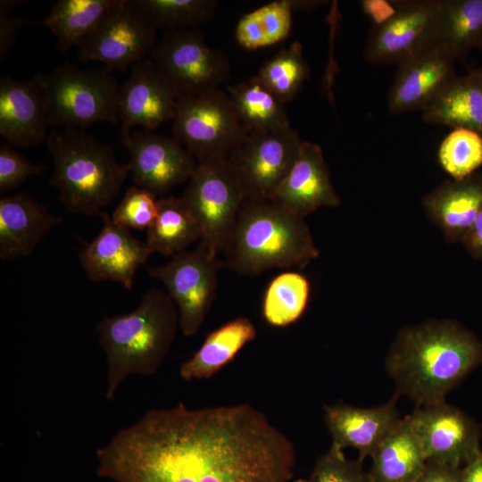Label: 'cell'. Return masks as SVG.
<instances>
[{"label":"cell","instance_id":"ffe728a7","mask_svg":"<svg viewBox=\"0 0 482 482\" xmlns=\"http://www.w3.org/2000/svg\"><path fill=\"white\" fill-rule=\"evenodd\" d=\"M49 121L46 101L35 78L0 79V135L12 146L27 148L46 139Z\"/></svg>","mask_w":482,"mask_h":482},{"label":"cell","instance_id":"4316f807","mask_svg":"<svg viewBox=\"0 0 482 482\" xmlns=\"http://www.w3.org/2000/svg\"><path fill=\"white\" fill-rule=\"evenodd\" d=\"M121 0H60L44 24L56 37L58 47L66 53L78 48L96 29Z\"/></svg>","mask_w":482,"mask_h":482},{"label":"cell","instance_id":"5b68a950","mask_svg":"<svg viewBox=\"0 0 482 482\" xmlns=\"http://www.w3.org/2000/svg\"><path fill=\"white\" fill-rule=\"evenodd\" d=\"M46 146L52 156L51 184L72 213L99 215L119 194L129 174L113 150L78 129H56L48 134Z\"/></svg>","mask_w":482,"mask_h":482},{"label":"cell","instance_id":"d4e9b609","mask_svg":"<svg viewBox=\"0 0 482 482\" xmlns=\"http://www.w3.org/2000/svg\"><path fill=\"white\" fill-rule=\"evenodd\" d=\"M256 337V328L246 317L231 320L211 332L200 348L181 363L182 379H206L231 362Z\"/></svg>","mask_w":482,"mask_h":482},{"label":"cell","instance_id":"d6a6232c","mask_svg":"<svg viewBox=\"0 0 482 482\" xmlns=\"http://www.w3.org/2000/svg\"><path fill=\"white\" fill-rule=\"evenodd\" d=\"M136 9L156 29H197L213 17L215 0H131Z\"/></svg>","mask_w":482,"mask_h":482},{"label":"cell","instance_id":"f1b7e54d","mask_svg":"<svg viewBox=\"0 0 482 482\" xmlns=\"http://www.w3.org/2000/svg\"><path fill=\"white\" fill-rule=\"evenodd\" d=\"M200 239V226L185 199L160 198L157 216L147 229L145 243L151 253L172 257Z\"/></svg>","mask_w":482,"mask_h":482},{"label":"cell","instance_id":"9c48e42d","mask_svg":"<svg viewBox=\"0 0 482 482\" xmlns=\"http://www.w3.org/2000/svg\"><path fill=\"white\" fill-rule=\"evenodd\" d=\"M150 55L179 96L219 88L230 76L227 57L211 47L197 29L168 31Z\"/></svg>","mask_w":482,"mask_h":482},{"label":"cell","instance_id":"8d00e7d4","mask_svg":"<svg viewBox=\"0 0 482 482\" xmlns=\"http://www.w3.org/2000/svg\"><path fill=\"white\" fill-rule=\"evenodd\" d=\"M363 460H348L344 450L331 445L315 462L308 478L294 482H370L369 473L362 466Z\"/></svg>","mask_w":482,"mask_h":482},{"label":"cell","instance_id":"52a82bcc","mask_svg":"<svg viewBox=\"0 0 482 482\" xmlns=\"http://www.w3.org/2000/svg\"><path fill=\"white\" fill-rule=\"evenodd\" d=\"M182 197L200 226L199 242L217 258L225 251L246 200L228 158L198 160Z\"/></svg>","mask_w":482,"mask_h":482},{"label":"cell","instance_id":"e575fe53","mask_svg":"<svg viewBox=\"0 0 482 482\" xmlns=\"http://www.w3.org/2000/svg\"><path fill=\"white\" fill-rule=\"evenodd\" d=\"M437 157L453 179H464L482 165V136L471 129H453L440 144Z\"/></svg>","mask_w":482,"mask_h":482},{"label":"cell","instance_id":"4fadbf2b","mask_svg":"<svg viewBox=\"0 0 482 482\" xmlns=\"http://www.w3.org/2000/svg\"><path fill=\"white\" fill-rule=\"evenodd\" d=\"M405 418L427 462L461 468L481 452V427L453 405L442 402L418 407Z\"/></svg>","mask_w":482,"mask_h":482},{"label":"cell","instance_id":"ee69618b","mask_svg":"<svg viewBox=\"0 0 482 482\" xmlns=\"http://www.w3.org/2000/svg\"><path fill=\"white\" fill-rule=\"evenodd\" d=\"M477 48H478V49H480L482 51V37H481V38H480V40L478 42V45Z\"/></svg>","mask_w":482,"mask_h":482},{"label":"cell","instance_id":"836d02e7","mask_svg":"<svg viewBox=\"0 0 482 482\" xmlns=\"http://www.w3.org/2000/svg\"><path fill=\"white\" fill-rule=\"evenodd\" d=\"M309 75L302 45L295 41L260 68L257 77L284 104L292 101Z\"/></svg>","mask_w":482,"mask_h":482},{"label":"cell","instance_id":"f6af8a7d","mask_svg":"<svg viewBox=\"0 0 482 482\" xmlns=\"http://www.w3.org/2000/svg\"><path fill=\"white\" fill-rule=\"evenodd\" d=\"M479 71V75H480V79H481V85H482V70L481 69H478Z\"/></svg>","mask_w":482,"mask_h":482},{"label":"cell","instance_id":"f546056e","mask_svg":"<svg viewBox=\"0 0 482 482\" xmlns=\"http://www.w3.org/2000/svg\"><path fill=\"white\" fill-rule=\"evenodd\" d=\"M482 37V0H442L437 44L457 61Z\"/></svg>","mask_w":482,"mask_h":482},{"label":"cell","instance_id":"9a60e30c","mask_svg":"<svg viewBox=\"0 0 482 482\" xmlns=\"http://www.w3.org/2000/svg\"><path fill=\"white\" fill-rule=\"evenodd\" d=\"M122 144L135 185L156 195L189 179L197 165L195 156L176 138L153 130H135Z\"/></svg>","mask_w":482,"mask_h":482},{"label":"cell","instance_id":"ac0fdd59","mask_svg":"<svg viewBox=\"0 0 482 482\" xmlns=\"http://www.w3.org/2000/svg\"><path fill=\"white\" fill-rule=\"evenodd\" d=\"M100 217L103 228L79 253L80 263L91 281L111 280L130 289L137 269L152 253L145 242L135 237L129 229L116 225L108 213Z\"/></svg>","mask_w":482,"mask_h":482},{"label":"cell","instance_id":"f35d334b","mask_svg":"<svg viewBox=\"0 0 482 482\" xmlns=\"http://www.w3.org/2000/svg\"><path fill=\"white\" fill-rule=\"evenodd\" d=\"M12 2L1 1L0 4V59L3 60L10 51L14 37L23 21L12 14L9 9Z\"/></svg>","mask_w":482,"mask_h":482},{"label":"cell","instance_id":"484cf974","mask_svg":"<svg viewBox=\"0 0 482 482\" xmlns=\"http://www.w3.org/2000/svg\"><path fill=\"white\" fill-rule=\"evenodd\" d=\"M370 482H415L427 460L406 418L371 454Z\"/></svg>","mask_w":482,"mask_h":482},{"label":"cell","instance_id":"3957f363","mask_svg":"<svg viewBox=\"0 0 482 482\" xmlns=\"http://www.w3.org/2000/svg\"><path fill=\"white\" fill-rule=\"evenodd\" d=\"M179 327L175 303L168 293L156 287L145 292L130 312L100 320L96 331L107 363L104 398L113 400L122 381L131 375L154 374Z\"/></svg>","mask_w":482,"mask_h":482},{"label":"cell","instance_id":"60d3db41","mask_svg":"<svg viewBox=\"0 0 482 482\" xmlns=\"http://www.w3.org/2000/svg\"><path fill=\"white\" fill-rule=\"evenodd\" d=\"M415 482H462L461 468L427 462Z\"/></svg>","mask_w":482,"mask_h":482},{"label":"cell","instance_id":"7bdbcfd3","mask_svg":"<svg viewBox=\"0 0 482 482\" xmlns=\"http://www.w3.org/2000/svg\"><path fill=\"white\" fill-rule=\"evenodd\" d=\"M462 482H482V451L461 468Z\"/></svg>","mask_w":482,"mask_h":482},{"label":"cell","instance_id":"603a6c76","mask_svg":"<svg viewBox=\"0 0 482 482\" xmlns=\"http://www.w3.org/2000/svg\"><path fill=\"white\" fill-rule=\"evenodd\" d=\"M422 204L448 240L462 242L482 208V176L445 181L423 197Z\"/></svg>","mask_w":482,"mask_h":482},{"label":"cell","instance_id":"4dcf8cb0","mask_svg":"<svg viewBox=\"0 0 482 482\" xmlns=\"http://www.w3.org/2000/svg\"><path fill=\"white\" fill-rule=\"evenodd\" d=\"M293 12L291 0H277L245 14L236 27L237 43L256 50L284 40L292 28Z\"/></svg>","mask_w":482,"mask_h":482},{"label":"cell","instance_id":"b9f144b4","mask_svg":"<svg viewBox=\"0 0 482 482\" xmlns=\"http://www.w3.org/2000/svg\"><path fill=\"white\" fill-rule=\"evenodd\" d=\"M461 243L471 256L482 261V208Z\"/></svg>","mask_w":482,"mask_h":482},{"label":"cell","instance_id":"8fae6325","mask_svg":"<svg viewBox=\"0 0 482 482\" xmlns=\"http://www.w3.org/2000/svg\"><path fill=\"white\" fill-rule=\"evenodd\" d=\"M303 140L291 127L247 133L228 161L250 198H272L291 170Z\"/></svg>","mask_w":482,"mask_h":482},{"label":"cell","instance_id":"cb8c5ba5","mask_svg":"<svg viewBox=\"0 0 482 482\" xmlns=\"http://www.w3.org/2000/svg\"><path fill=\"white\" fill-rule=\"evenodd\" d=\"M425 122L468 129L482 136V85L478 70L455 77L421 110Z\"/></svg>","mask_w":482,"mask_h":482},{"label":"cell","instance_id":"83f0119b","mask_svg":"<svg viewBox=\"0 0 482 482\" xmlns=\"http://www.w3.org/2000/svg\"><path fill=\"white\" fill-rule=\"evenodd\" d=\"M228 96L247 133L272 131L291 127L285 104L257 75L229 86Z\"/></svg>","mask_w":482,"mask_h":482},{"label":"cell","instance_id":"74e56055","mask_svg":"<svg viewBox=\"0 0 482 482\" xmlns=\"http://www.w3.org/2000/svg\"><path fill=\"white\" fill-rule=\"evenodd\" d=\"M44 167L35 164L16 152L8 143L0 145V192L22 185L29 178L42 174Z\"/></svg>","mask_w":482,"mask_h":482},{"label":"cell","instance_id":"6da1fadb","mask_svg":"<svg viewBox=\"0 0 482 482\" xmlns=\"http://www.w3.org/2000/svg\"><path fill=\"white\" fill-rule=\"evenodd\" d=\"M115 482H288L293 443L249 403L145 411L96 450Z\"/></svg>","mask_w":482,"mask_h":482},{"label":"cell","instance_id":"7a4b0ae2","mask_svg":"<svg viewBox=\"0 0 482 482\" xmlns=\"http://www.w3.org/2000/svg\"><path fill=\"white\" fill-rule=\"evenodd\" d=\"M480 364L482 341L449 320L404 328L386 358L396 394L419 407L445 402L448 392Z\"/></svg>","mask_w":482,"mask_h":482},{"label":"cell","instance_id":"7c38bea8","mask_svg":"<svg viewBox=\"0 0 482 482\" xmlns=\"http://www.w3.org/2000/svg\"><path fill=\"white\" fill-rule=\"evenodd\" d=\"M156 30L131 0H121L79 47V58L101 62L109 71H126L151 54Z\"/></svg>","mask_w":482,"mask_h":482},{"label":"cell","instance_id":"8992f818","mask_svg":"<svg viewBox=\"0 0 482 482\" xmlns=\"http://www.w3.org/2000/svg\"><path fill=\"white\" fill-rule=\"evenodd\" d=\"M35 79L43 93L50 126L83 129L98 122L120 124V85L107 70L65 63Z\"/></svg>","mask_w":482,"mask_h":482},{"label":"cell","instance_id":"277c9868","mask_svg":"<svg viewBox=\"0 0 482 482\" xmlns=\"http://www.w3.org/2000/svg\"><path fill=\"white\" fill-rule=\"evenodd\" d=\"M224 253L230 269L249 275L303 269L320 255L304 218L272 198L245 201Z\"/></svg>","mask_w":482,"mask_h":482},{"label":"cell","instance_id":"1f68e13d","mask_svg":"<svg viewBox=\"0 0 482 482\" xmlns=\"http://www.w3.org/2000/svg\"><path fill=\"white\" fill-rule=\"evenodd\" d=\"M310 283L297 271H285L268 286L262 302V315L273 327H286L296 321L304 312Z\"/></svg>","mask_w":482,"mask_h":482},{"label":"cell","instance_id":"d6986e66","mask_svg":"<svg viewBox=\"0 0 482 482\" xmlns=\"http://www.w3.org/2000/svg\"><path fill=\"white\" fill-rule=\"evenodd\" d=\"M272 199L303 218L320 208L340 205L319 145L302 141L291 170Z\"/></svg>","mask_w":482,"mask_h":482},{"label":"cell","instance_id":"5bb4252c","mask_svg":"<svg viewBox=\"0 0 482 482\" xmlns=\"http://www.w3.org/2000/svg\"><path fill=\"white\" fill-rule=\"evenodd\" d=\"M442 0L400 2L396 13L372 26L364 57L373 64H399L437 43Z\"/></svg>","mask_w":482,"mask_h":482},{"label":"cell","instance_id":"30bf717a","mask_svg":"<svg viewBox=\"0 0 482 482\" xmlns=\"http://www.w3.org/2000/svg\"><path fill=\"white\" fill-rule=\"evenodd\" d=\"M220 265L199 242L195 249L175 254L164 265L148 267V274L162 282L175 303L179 328L186 337L195 335L204 321L215 296Z\"/></svg>","mask_w":482,"mask_h":482},{"label":"cell","instance_id":"7402d4cb","mask_svg":"<svg viewBox=\"0 0 482 482\" xmlns=\"http://www.w3.org/2000/svg\"><path fill=\"white\" fill-rule=\"evenodd\" d=\"M62 222L61 217L26 193L1 197V261L30 255L49 230Z\"/></svg>","mask_w":482,"mask_h":482},{"label":"cell","instance_id":"44dd1931","mask_svg":"<svg viewBox=\"0 0 482 482\" xmlns=\"http://www.w3.org/2000/svg\"><path fill=\"white\" fill-rule=\"evenodd\" d=\"M324 414L332 445L342 450L346 447L357 450L362 460L371 456L402 420L395 408V397L372 408L328 405L324 407Z\"/></svg>","mask_w":482,"mask_h":482},{"label":"cell","instance_id":"e0dca14e","mask_svg":"<svg viewBox=\"0 0 482 482\" xmlns=\"http://www.w3.org/2000/svg\"><path fill=\"white\" fill-rule=\"evenodd\" d=\"M455 62L437 43L401 62L387 96L389 113L421 111L456 77Z\"/></svg>","mask_w":482,"mask_h":482},{"label":"cell","instance_id":"2e32d148","mask_svg":"<svg viewBox=\"0 0 482 482\" xmlns=\"http://www.w3.org/2000/svg\"><path fill=\"white\" fill-rule=\"evenodd\" d=\"M179 96L150 58L135 64L129 78L120 85L119 118L122 140L134 127L154 130L172 120Z\"/></svg>","mask_w":482,"mask_h":482},{"label":"cell","instance_id":"ba28073f","mask_svg":"<svg viewBox=\"0 0 482 482\" xmlns=\"http://www.w3.org/2000/svg\"><path fill=\"white\" fill-rule=\"evenodd\" d=\"M246 135L228 94L220 88L179 96L172 137L197 161L228 158Z\"/></svg>","mask_w":482,"mask_h":482},{"label":"cell","instance_id":"d590c367","mask_svg":"<svg viewBox=\"0 0 482 482\" xmlns=\"http://www.w3.org/2000/svg\"><path fill=\"white\" fill-rule=\"evenodd\" d=\"M156 195L138 186L129 187L111 215L118 226L137 230L148 229L158 212Z\"/></svg>","mask_w":482,"mask_h":482},{"label":"cell","instance_id":"ab89813d","mask_svg":"<svg viewBox=\"0 0 482 482\" xmlns=\"http://www.w3.org/2000/svg\"><path fill=\"white\" fill-rule=\"evenodd\" d=\"M400 2L386 0H363L361 1L362 10L370 18L373 26H378L394 16Z\"/></svg>","mask_w":482,"mask_h":482}]
</instances>
